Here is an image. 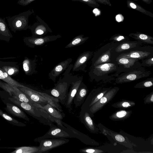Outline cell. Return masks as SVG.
I'll use <instances>...</instances> for the list:
<instances>
[{
  "mask_svg": "<svg viewBox=\"0 0 153 153\" xmlns=\"http://www.w3.org/2000/svg\"><path fill=\"white\" fill-rule=\"evenodd\" d=\"M135 102L133 101L122 100L121 101L115 102L111 105L114 108H126L134 106Z\"/></svg>",
  "mask_w": 153,
  "mask_h": 153,
  "instance_id": "obj_33",
  "label": "cell"
},
{
  "mask_svg": "<svg viewBox=\"0 0 153 153\" xmlns=\"http://www.w3.org/2000/svg\"><path fill=\"white\" fill-rule=\"evenodd\" d=\"M119 90V88L118 87L111 88L97 102L90 107L87 111L92 118L94 117V114L101 109L112 100Z\"/></svg>",
  "mask_w": 153,
  "mask_h": 153,
  "instance_id": "obj_4",
  "label": "cell"
},
{
  "mask_svg": "<svg viewBox=\"0 0 153 153\" xmlns=\"http://www.w3.org/2000/svg\"><path fill=\"white\" fill-rule=\"evenodd\" d=\"M117 68V65L114 63L102 64L92 67L89 73V75L102 76L114 71Z\"/></svg>",
  "mask_w": 153,
  "mask_h": 153,
  "instance_id": "obj_12",
  "label": "cell"
},
{
  "mask_svg": "<svg viewBox=\"0 0 153 153\" xmlns=\"http://www.w3.org/2000/svg\"><path fill=\"white\" fill-rule=\"evenodd\" d=\"M79 117L81 123L90 132L95 134L98 133L99 128L96 126L87 111L81 109Z\"/></svg>",
  "mask_w": 153,
  "mask_h": 153,
  "instance_id": "obj_15",
  "label": "cell"
},
{
  "mask_svg": "<svg viewBox=\"0 0 153 153\" xmlns=\"http://www.w3.org/2000/svg\"><path fill=\"white\" fill-rule=\"evenodd\" d=\"M98 126L103 134L105 135H108L111 137L115 141L121 144L128 148H132L134 145L127 139L125 138L121 134L107 128L101 124H99Z\"/></svg>",
  "mask_w": 153,
  "mask_h": 153,
  "instance_id": "obj_13",
  "label": "cell"
},
{
  "mask_svg": "<svg viewBox=\"0 0 153 153\" xmlns=\"http://www.w3.org/2000/svg\"><path fill=\"white\" fill-rule=\"evenodd\" d=\"M129 36L137 40L144 43L153 45V38L149 35L141 33L131 34Z\"/></svg>",
  "mask_w": 153,
  "mask_h": 153,
  "instance_id": "obj_30",
  "label": "cell"
},
{
  "mask_svg": "<svg viewBox=\"0 0 153 153\" xmlns=\"http://www.w3.org/2000/svg\"><path fill=\"white\" fill-rule=\"evenodd\" d=\"M0 116L11 124L19 127H25L26 125L18 121L0 109Z\"/></svg>",
  "mask_w": 153,
  "mask_h": 153,
  "instance_id": "obj_31",
  "label": "cell"
},
{
  "mask_svg": "<svg viewBox=\"0 0 153 153\" xmlns=\"http://www.w3.org/2000/svg\"><path fill=\"white\" fill-rule=\"evenodd\" d=\"M1 148L14 149L10 153H37L39 149V146H23L21 147H4Z\"/></svg>",
  "mask_w": 153,
  "mask_h": 153,
  "instance_id": "obj_26",
  "label": "cell"
},
{
  "mask_svg": "<svg viewBox=\"0 0 153 153\" xmlns=\"http://www.w3.org/2000/svg\"><path fill=\"white\" fill-rule=\"evenodd\" d=\"M111 88L100 87L93 89L82 104L81 109L88 111L91 106L97 102Z\"/></svg>",
  "mask_w": 153,
  "mask_h": 153,
  "instance_id": "obj_6",
  "label": "cell"
},
{
  "mask_svg": "<svg viewBox=\"0 0 153 153\" xmlns=\"http://www.w3.org/2000/svg\"><path fill=\"white\" fill-rule=\"evenodd\" d=\"M127 38H126L125 36L122 35L114 36L112 37L110 39V40H112L116 42H120L126 40Z\"/></svg>",
  "mask_w": 153,
  "mask_h": 153,
  "instance_id": "obj_39",
  "label": "cell"
},
{
  "mask_svg": "<svg viewBox=\"0 0 153 153\" xmlns=\"http://www.w3.org/2000/svg\"><path fill=\"white\" fill-rule=\"evenodd\" d=\"M69 140L66 138H49L38 141L39 149L37 153L49 152L51 149L68 143Z\"/></svg>",
  "mask_w": 153,
  "mask_h": 153,
  "instance_id": "obj_5",
  "label": "cell"
},
{
  "mask_svg": "<svg viewBox=\"0 0 153 153\" xmlns=\"http://www.w3.org/2000/svg\"><path fill=\"white\" fill-rule=\"evenodd\" d=\"M153 58L152 57L149 59H147L146 62L145 63L146 64L149 66H152L153 65Z\"/></svg>",
  "mask_w": 153,
  "mask_h": 153,
  "instance_id": "obj_42",
  "label": "cell"
},
{
  "mask_svg": "<svg viewBox=\"0 0 153 153\" xmlns=\"http://www.w3.org/2000/svg\"><path fill=\"white\" fill-rule=\"evenodd\" d=\"M73 60L69 58L63 61L56 65L49 73V78L54 82L61 74L64 72L69 66Z\"/></svg>",
  "mask_w": 153,
  "mask_h": 153,
  "instance_id": "obj_17",
  "label": "cell"
},
{
  "mask_svg": "<svg viewBox=\"0 0 153 153\" xmlns=\"http://www.w3.org/2000/svg\"><path fill=\"white\" fill-rule=\"evenodd\" d=\"M98 10L97 9H95L94 10V13H98Z\"/></svg>",
  "mask_w": 153,
  "mask_h": 153,
  "instance_id": "obj_45",
  "label": "cell"
},
{
  "mask_svg": "<svg viewBox=\"0 0 153 153\" xmlns=\"http://www.w3.org/2000/svg\"><path fill=\"white\" fill-rule=\"evenodd\" d=\"M4 109L8 113L14 117L23 119L28 121L30 120V118L24 111L15 105L7 102Z\"/></svg>",
  "mask_w": 153,
  "mask_h": 153,
  "instance_id": "obj_21",
  "label": "cell"
},
{
  "mask_svg": "<svg viewBox=\"0 0 153 153\" xmlns=\"http://www.w3.org/2000/svg\"><path fill=\"white\" fill-rule=\"evenodd\" d=\"M79 152L81 153H102L103 151L92 147H86L80 149Z\"/></svg>",
  "mask_w": 153,
  "mask_h": 153,
  "instance_id": "obj_38",
  "label": "cell"
},
{
  "mask_svg": "<svg viewBox=\"0 0 153 153\" xmlns=\"http://www.w3.org/2000/svg\"><path fill=\"white\" fill-rule=\"evenodd\" d=\"M88 91L86 85L82 82L73 99V101L75 108L78 107L83 103Z\"/></svg>",
  "mask_w": 153,
  "mask_h": 153,
  "instance_id": "obj_19",
  "label": "cell"
},
{
  "mask_svg": "<svg viewBox=\"0 0 153 153\" xmlns=\"http://www.w3.org/2000/svg\"><path fill=\"white\" fill-rule=\"evenodd\" d=\"M132 113L131 110L120 109L113 113L109 117L113 121H121L126 119L130 117Z\"/></svg>",
  "mask_w": 153,
  "mask_h": 153,
  "instance_id": "obj_24",
  "label": "cell"
},
{
  "mask_svg": "<svg viewBox=\"0 0 153 153\" xmlns=\"http://www.w3.org/2000/svg\"><path fill=\"white\" fill-rule=\"evenodd\" d=\"M73 66V64H70L62 74V77H60L56 83L54 84V86L45 92L56 98L59 102L64 105L71 85L78 77L77 75H74L70 73Z\"/></svg>",
  "mask_w": 153,
  "mask_h": 153,
  "instance_id": "obj_1",
  "label": "cell"
},
{
  "mask_svg": "<svg viewBox=\"0 0 153 153\" xmlns=\"http://www.w3.org/2000/svg\"><path fill=\"white\" fill-rule=\"evenodd\" d=\"M34 13L33 9H29L17 15L6 17L8 25L11 30L14 33L17 31L29 29V17Z\"/></svg>",
  "mask_w": 153,
  "mask_h": 153,
  "instance_id": "obj_3",
  "label": "cell"
},
{
  "mask_svg": "<svg viewBox=\"0 0 153 153\" xmlns=\"http://www.w3.org/2000/svg\"><path fill=\"white\" fill-rule=\"evenodd\" d=\"M130 5L131 7L133 9H136L137 7L136 5L134 3H131L130 4Z\"/></svg>",
  "mask_w": 153,
  "mask_h": 153,
  "instance_id": "obj_44",
  "label": "cell"
},
{
  "mask_svg": "<svg viewBox=\"0 0 153 153\" xmlns=\"http://www.w3.org/2000/svg\"><path fill=\"white\" fill-rule=\"evenodd\" d=\"M112 49H109L101 54L96 61L93 66L108 63L111 61V55Z\"/></svg>",
  "mask_w": 153,
  "mask_h": 153,
  "instance_id": "obj_32",
  "label": "cell"
},
{
  "mask_svg": "<svg viewBox=\"0 0 153 153\" xmlns=\"http://www.w3.org/2000/svg\"><path fill=\"white\" fill-rule=\"evenodd\" d=\"M116 19L117 20L118 22H120L122 20V19L120 15H118L116 17Z\"/></svg>",
  "mask_w": 153,
  "mask_h": 153,
  "instance_id": "obj_43",
  "label": "cell"
},
{
  "mask_svg": "<svg viewBox=\"0 0 153 153\" xmlns=\"http://www.w3.org/2000/svg\"><path fill=\"white\" fill-rule=\"evenodd\" d=\"M37 63L35 59H30L27 57H24L22 62L23 68L25 74L28 76L36 73V70Z\"/></svg>",
  "mask_w": 153,
  "mask_h": 153,
  "instance_id": "obj_22",
  "label": "cell"
},
{
  "mask_svg": "<svg viewBox=\"0 0 153 153\" xmlns=\"http://www.w3.org/2000/svg\"><path fill=\"white\" fill-rule=\"evenodd\" d=\"M82 80V76L78 77L76 80L72 82L70 85L68 96L64 105L69 111H71L72 110V104L74 98Z\"/></svg>",
  "mask_w": 153,
  "mask_h": 153,
  "instance_id": "obj_16",
  "label": "cell"
},
{
  "mask_svg": "<svg viewBox=\"0 0 153 153\" xmlns=\"http://www.w3.org/2000/svg\"><path fill=\"white\" fill-rule=\"evenodd\" d=\"M14 87L7 83L0 82V88L7 92L10 96H14Z\"/></svg>",
  "mask_w": 153,
  "mask_h": 153,
  "instance_id": "obj_37",
  "label": "cell"
},
{
  "mask_svg": "<svg viewBox=\"0 0 153 153\" xmlns=\"http://www.w3.org/2000/svg\"><path fill=\"white\" fill-rule=\"evenodd\" d=\"M14 96H13L12 97L21 102H25L32 105L34 103V102L32 101L27 95L17 88L14 87Z\"/></svg>",
  "mask_w": 153,
  "mask_h": 153,
  "instance_id": "obj_28",
  "label": "cell"
},
{
  "mask_svg": "<svg viewBox=\"0 0 153 153\" xmlns=\"http://www.w3.org/2000/svg\"><path fill=\"white\" fill-rule=\"evenodd\" d=\"M88 38V37H84L82 34L78 35L74 37L65 48H69L79 45L84 43Z\"/></svg>",
  "mask_w": 153,
  "mask_h": 153,
  "instance_id": "obj_29",
  "label": "cell"
},
{
  "mask_svg": "<svg viewBox=\"0 0 153 153\" xmlns=\"http://www.w3.org/2000/svg\"><path fill=\"white\" fill-rule=\"evenodd\" d=\"M34 106L41 108L46 111L51 116L59 122H61L65 117V114L62 112H61L53 107L49 103L40 105L34 102L33 105Z\"/></svg>",
  "mask_w": 153,
  "mask_h": 153,
  "instance_id": "obj_18",
  "label": "cell"
},
{
  "mask_svg": "<svg viewBox=\"0 0 153 153\" xmlns=\"http://www.w3.org/2000/svg\"><path fill=\"white\" fill-rule=\"evenodd\" d=\"M144 103L145 104L153 103V91L147 95L143 99Z\"/></svg>",
  "mask_w": 153,
  "mask_h": 153,
  "instance_id": "obj_40",
  "label": "cell"
},
{
  "mask_svg": "<svg viewBox=\"0 0 153 153\" xmlns=\"http://www.w3.org/2000/svg\"></svg>",
  "mask_w": 153,
  "mask_h": 153,
  "instance_id": "obj_46",
  "label": "cell"
},
{
  "mask_svg": "<svg viewBox=\"0 0 153 153\" xmlns=\"http://www.w3.org/2000/svg\"><path fill=\"white\" fill-rule=\"evenodd\" d=\"M13 37V35L8 27L5 18L0 17V40L8 42Z\"/></svg>",
  "mask_w": 153,
  "mask_h": 153,
  "instance_id": "obj_23",
  "label": "cell"
},
{
  "mask_svg": "<svg viewBox=\"0 0 153 153\" xmlns=\"http://www.w3.org/2000/svg\"><path fill=\"white\" fill-rule=\"evenodd\" d=\"M8 99L29 115L44 125L50 126L53 123H56L57 125H60L61 124V122L57 121L41 108L27 103L21 102L12 97H10Z\"/></svg>",
  "mask_w": 153,
  "mask_h": 153,
  "instance_id": "obj_2",
  "label": "cell"
},
{
  "mask_svg": "<svg viewBox=\"0 0 153 153\" xmlns=\"http://www.w3.org/2000/svg\"><path fill=\"white\" fill-rule=\"evenodd\" d=\"M137 44L136 41L123 42L118 46L116 48L115 51L117 52H122L136 47Z\"/></svg>",
  "mask_w": 153,
  "mask_h": 153,
  "instance_id": "obj_35",
  "label": "cell"
},
{
  "mask_svg": "<svg viewBox=\"0 0 153 153\" xmlns=\"http://www.w3.org/2000/svg\"><path fill=\"white\" fill-rule=\"evenodd\" d=\"M150 54V53L145 51H133L126 53H122L118 57L136 59L138 60L147 57Z\"/></svg>",
  "mask_w": 153,
  "mask_h": 153,
  "instance_id": "obj_25",
  "label": "cell"
},
{
  "mask_svg": "<svg viewBox=\"0 0 153 153\" xmlns=\"http://www.w3.org/2000/svg\"><path fill=\"white\" fill-rule=\"evenodd\" d=\"M93 54V52L84 51L81 53L77 57L72 68L73 71H82L86 72L85 68L87 64Z\"/></svg>",
  "mask_w": 153,
  "mask_h": 153,
  "instance_id": "obj_14",
  "label": "cell"
},
{
  "mask_svg": "<svg viewBox=\"0 0 153 153\" xmlns=\"http://www.w3.org/2000/svg\"><path fill=\"white\" fill-rule=\"evenodd\" d=\"M0 79L16 87H23L25 85L21 84L11 78L4 71L0 68Z\"/></svg>",
  "mask_w": 153,
  "mask_h": 153,
  "instance_id": "obj_27",
  "label": "cell"
},
{
  "mask_svg": "<svg viewBox=\"0 0 153 153\" xmlns=\"http://www.w3.org/2000/svg\"><path fill=\"white\" fill-rule=\"evenodd\" d=\"M3 58H0V59ZM17 62H4L0 60V68L10 76H14L19 72V66Z\"/></svg>",
  "mask_w": 153,
  "mask_h": 153,
  "instance_id": "obj_20",
  "label": "cell"
},
{
  "mask_svg": "<svg viewBox=\"0 0 153 153\" xmlns=\"http://www.w3.org/2000/svg\"><path fill=\"white\" fill-rule=\"evenodd\" d=\"M138 60L129 58L118 57L116 59L118 64L122 65L126 68H129L133 66Z\"/></svg>",
  "mask_w": 153,
  "mask_h": 153,
  "instance_id": "obj_34",
  "label": "cell"
},
{
  "mask_svg": "<svg viewBox=\"0 0 153 153\" xmlns=\"http://www.w3.org/2000/svg\"><path fill=\"white\" fill-rule=\"evenodd\" d=\"M36 21L32 25H30L29 28L32 36L41 37L45 36L49 33L52 32V30L47 24L39 16H36Z\"/></svg>",
  "mask_w": 153,
  "mask_h": 153,
  "instance_id": "obj_8",
  "label": "cell"
},
{
  "mask_svg": "<svg viewBox=\"0 0 153 153\" xmlns=\"http://www.w3.org/2000/svg\"><path fill=\"white\" fill-rule=\"evenodd\" d=\"M150 73L144 70H136L125 73L116 79L117 83L130 82L140 79L147 76Z\"/></svg>",
  "mask_w": 153,
  "mask_h": 153,
  "instance_id": "obj_11",
  "label": "cell"
},
{
  "mask_svg": "<svg viewBox=\"0 0 153 153\" xmlns=\"http://www.w3.org/2000/svg\"><path fill=\"white\" fill-rule=\"evenodd\" d=\"M35 0H19L17 3L23 6H27Z\"/></svg>",
  "mask_w": 153,
  "mask_h": 153,
  "instance_id": "obj_41",
  "label": "cell"
},
{
  "mask_svg": "<svg viewBox=\"0 0 153 153\" xmlns=\"http://www.w3.org/2000/svg\"><path fill=\"white\" fill-rule=\"evenodd\" d=\"M62 37L60 35L45 36L41 37H26L23 42L29 47L33 48L36 47L42 46L46 43L56 40Z\"/></svg>",
  "mask_w": 153,
  "mask_h": 153,
  "instance_id": "obj_7",
  "label": "cell"
},
{
  "mask_svg": "<svg viewBox=\"0 0 153 153\" xmlns=\"http://www.w3.org/2000/svg\"><path fill=\"white\" fill-rule=\"evenodd\" d=\"M153 82L152 78H149L137 83L134 86V87L140 88L151 87L153 86Z\"/></svg>",
  "mask_w": 153,
  "mask_h": 153,
  "instance_id": "obj_36",
  "label": "cell"
},
{
  "mask_svg": "<svg viewBox=\"0 0 153 153\" xmlns=\"http://www.w3.org/2000/svg\"><path fill=\"white\" fill-rule=\"evenodd\" d=\"M49 130L43 136L35 139V142L42 139L49 138H73L71 135L61 128L52 123L49 126Z\"/></svg>",
  "mask_w": 153,
  "mask_h": 153,
  "instance_id": "obj_10",
  "label": "cell"
},
{
  "mask_svg": "<svg viewBox=\"0 0 153 153\" xmlns=\"http://www.w3.org/2000/svg\"><path fill=\"white\" fill-rule=\"evenodd\" d=\"M63 127H59L71 135L73 138H75L86 145H98L99 144L86 134L82 133L62 121Z\"/></svg>",
  "mask_w": 153,
  "mask_h": 153,
  "instance_id": "obj_9",
  "label": "cell"
}]
</instances>
